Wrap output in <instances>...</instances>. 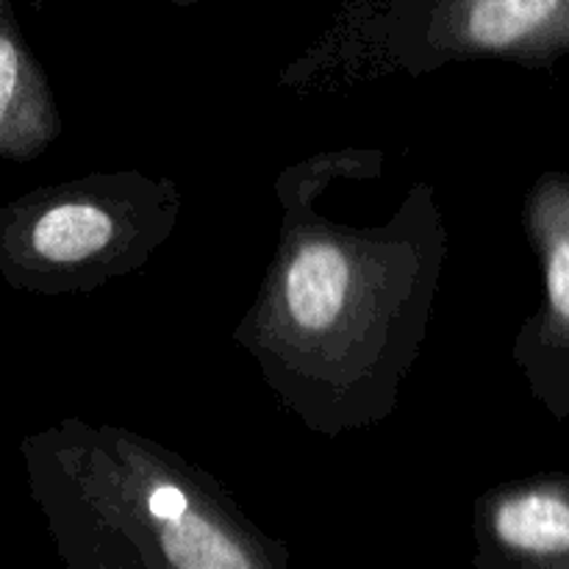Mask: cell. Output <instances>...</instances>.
I'll return each mask as SVG.
<instances>
[{"label": "cell", "mask_w": 569, "mask_h": 569, "mask_svg": "<svg viewBox=\"0 0 569 569\" xmlns=\"http://www.w3.org/2000/svg\"><path fill=\"white\" fill-rule=\"evenodd\" d=\"M167 559L183 569H242L250 567L231 539L220 531H211L198 517H187L183 511L164 533Z\"/></svg>", "instance_id": "obj_7"}, {"label": "cell", "mask_w": 569, "mask_h": 569, "mask_svg": "<svg viewBox=\"0 0 569 569\" xmlns=\"http://www.w3.org/2000/svg\"><path fill=\"white\" fill-rule=\"evenodd\" d=\"M33 3H39V0H33Z\"/></svg>", "instance_id": "obj_9"}, {"label": "cell", "mask_w": 569, "mask_h": 569, "mask_svg": "<svg viewBox=\"0 0 569 569\" xmlns=\"http://www.w3.org/2000/svg\"><path fill=\"white\" fill-rule=\"evenodd\" d=\"M545 256L548 309L533 337L539 383L559 417H569V176H550L531 206Z\"/></svg>", "instance_id": "obj_1"}, {"label": "cell", "mask_w": 569, "mask_h": 569, "mask_svg": "<svg viewBox=\"0 0 569 569\" xmlns=\"http://www.w3.org/2000/svg\"><path fill=\"white\" fill-rule=\"evenodd\" d=\"M28 100V67L20 33L11 22L9 0H0V153H22L31 142L33 128Z\"/></svg>", "instance_id": "obj_6"}, {"label": "cell", "mask_w": 569, "mask_h": 569, "mask_svg": "<svg viewBox=\"0 0 569 569\" xmlns=\"http://www.w3.org/2000/svg\"><path fill=\"white\" fill-rule=\"evenodd\" d=\"M148 509L150 515L159 517V520L172 522L187 511V498H183V492L178 487H159L150 495Z\"/></svg>", "instance_id": "obj_8"}, {"label": "cell", "mask_w": 569, "mask_h": 569, "mask_svg": "<svg viewBox=\"0 0 569 569\" xmlns=\"http://www.w3.org/2000/svg\"><path fill=\"white\" fill-rule=\"evenodd\" d=\"M350 270L331 244H309L292 261L287 276L289 311L303 328H326L337 320L348 292Z\"/></svg>", "instance_id": "obj_4"}, {"label": "cell", "mask_w": 569, "mask_h": 569, "mask_svg": "<svg viewBox=\"0 0 569 569\" xmlns=\"http://www.w3.org/2000/svg\"><path fill=\"white\" fill-rule=\"evenodd\" d=\"M111 237V222L103 211L89 206H56L44 211L31 228V248L48 261H78L98 253Z\"/></svg>", "instance_id": "obj_5"}, {"label": "cell", "mask_w": 569, "mask_h": 569, "mask_svg": "<svg viewBox=\"0 0 569 569\" xmlns=\"http://www.w3.org/2000/svg\"><path fill=\"white\" fill-rule=\"evenodd\" d=\"M467 37L481 48L569 53V0H467Z\"/></svg>", "instance_id": "obj_3"}, {"label": "cell", "mask_w": 569, "mask_h": 569, "mask_svg": "<svg viewBox=\"0 0 569 569\" xmlns=\"http://www.w3.org/2000/svg\"><path fill=\"white\" fill-rule=\"evenodd\" d=\"M492 531L520 559L569 567V478H550L500 500Z\"/></svg>", "instance_id": "obj_2"}]
</instances>
